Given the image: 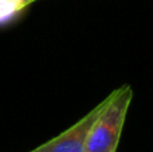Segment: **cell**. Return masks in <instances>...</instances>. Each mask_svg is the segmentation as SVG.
I'll return each instance as SVG.
<instances>
[{
    "label": "cell",
    "mask_w": 153,
    "mask_h": 152,
    "mask_svg": "<svg viewBox=\"0 0 153 152\" xmlns=\"http://www.w3.org/2000/svg\"><path fill=\"white\" fill-rule=\"evenodd\" d=\"M133 89L122 85L105 98V104L91 124L86 139V152H117Z\"/></svg>",
    "instance_id": "cell-1"
},
{
    "label": "cell",
    "mask_w": 153,
    "mask_h": 152,
    "mask_svg": "<svg viewBox=\"0 0 153 152\" xmlns=\"http://www.w3.org/2000/svg\"><path fill=\"white\" fill-rule=\"evenodd\" d=\"M105 100L93 108L86 116L78 120L73 127L59 133L56 137L30 152H86V139L91 124L103 108Z\"/></svg>",
    "instance_id": "cell-2"
},
{
    "label": "cell",
    "mask_w": 153,
    "mask_h": 152,
    "mask_svg": "<svg viewBox=\"0 0 153 152\" xmlns=\"http://www.w3.org/2000/svg\"><path fill=\"white\" fill-rule=\"evenodd\" d=\"M36 0H0V26L12 22Z\"/></svg>",
    "instance_id": "cell-3"
}]
</instances>
